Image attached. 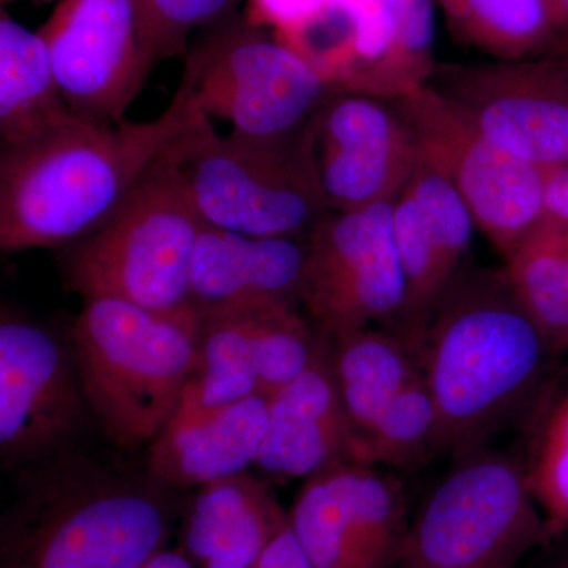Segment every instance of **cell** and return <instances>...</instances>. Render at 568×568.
<instances>
[{"label":"cell","mask_w":568,"mask_h":568,"mask_svg":"<svg viewBox=\"0 0 568 568\" xmlns=\"http://www.w3.org/2000/svg\"><path fill=\"white\" fill-rule=\"evenodd\" d=\"M74 357L50 332L2 313L0 323V457L33 462L69 439L84 402Z\"/></svg>","instance_id":"obj_16"},{"label":"cell","mask_w":568,"mask_h":568,"mask_svg":"<svg viewBox=\"0 0 568 568\" xmlns=\"http://www.w3.org/2000/svg\"><path fill=\"white\" fill-rule=\"evenodd\" d=\"M204 222L166 149L114 212L67 246L70 287L84 298H118L153 312L190 306L194 248Z\"/></svg>","instance_id":"obj_5"},{"label":"cell","mask_w":568,"mask_h":568,"mask_svg":"<svg viewBox=\"0 0 568 568\" xmlns=\"http://www.w3.org/2000/svg\"><path fill=\"white\" fill-rule=\"evenodd\" d=\"M325 0H248L245 20L257 28L271 29L274 36L290 31L315 13Z\"/></svg>","instance_id":"obj_31"},{"label":"cell","mask_w":568,"mask_h":568,"mask_svg":"<svg viewBox=\"0 0 568 568\" xmlns=\"http://www.w3.org/2000/svg\"><path fill=\"white\" fill-rule=\"evenodd\" d=\"M37 32L74 114L125 121L156 63L134 0H61Z\"/></svg>","instance_id":"obj_11"},{"label":"cell","mask_w":568,"mask_h":568,"mask_svg":"<svg viewBox=\"0 0 568 568\" xmlns=\"http://www.w3.org/2000/svg\"><path fill=\"white\" fill-rule=\"evenodd\" d=\"M275 37L336 92L388 100L394 31L383 0H325L306 20Z\"/></svg>","instance_id":"obj_21"},{"label":"cell","mask_w":568,"mask_h":568,"mask_svg":"<svg viewBox=\"0 0 568 568\" xmlns=\"http://www.w3.org/2000/svg\"><path fill=\"white\" fill-rule=\"evenodd\" d=\"M241 0H134L156 62L182 54L194 32L234 17Z\"/></svg>","instance_id":"obj_30"},{"label":"cell","mask_w":568,"mask_h":568,"mask_svg":"<svg viewBox=\"0 0 568 568\" xmlns=\"http://www.w3.org/2000/svg\"><path fill=\"white\" fill-rule=\"evenodd\" d=\"M203 114L185 85L149 122L80 121L0 153V248H67L95 231Z\"/></svg>","instance_id":"obj_2"},{"label":"cell","mask_w":568,"mask_h":568,"mask_svg":"<svg viewBox=\"0 0 568 568\" xmlns=\"http://www.w3.org/2000/svg\"><path fill=\"white\" fill-rule=\"evenodd\" d=\"M436 409L424 376L399 392L357 439L358 465L413 466L435 455Z\"/></svg>","instance_id":"obj_27"},{"label":"cell","mask_w":568,"mask_h":568,"mask_svg":"<svg viewBox=\"0 0 568 568\" xmlns=\"http://www.w3.org/2000/svg\"><path fill=\"white\" fill-rule=\"evenodd\" d=\"M526 467L551 541L568 532V388L545 414Z\"/></svg>","instance_id":"obj_28"},{"label":"cell","mask_w":568,"mask_h":568,"mask_svg":"<svg viewBox=\"0 0 568 568\" xmlns=\"http://www.w3.org/2000/svg\"><path fill=\"white\" fill-rule=\"evenodd\" d=\"M308 237L248 235L204 223L194 248L190 306L200 317L297 308Z\"/></svg>","instance_id":"obj_18"},{"label":"cell","mask_w":568,"mask_h":568,"mask_svg":"<svg viewBox=\"0 0 568 568\" xmlns=\"http://www.w3.org/2000/svg\"><path fill=\"white\" fill-rule=\"evenodd\" d=\"M287 515L313 568H394L409 526L402 481L358 463L306 478Z\"/></svg>","instance_id":"obj_13"},{"label":"cell","mask_w":568,"mask_h":568,"mask_svg":"<svg viewBox=\"0 0 568 568\" xmlns=\"http://www.w3.org/2000/svg\"><path fill=\"white\" fill-rule=\"evenodd\" d=\"M457 39L497 61H525L555 48L548 0H439Z\"/></svg>","instance_id":"obj_26"},{"label":"cell","mask_w":568,"mask_h":568,"mask_svg":"<svg viewBox=\"0 0 568 568\" xmlns=\"http://www.w3.org/2000/svg\"><path fill=\"white\" fill-rule=\"evenodd\" d=\"M548 541L526 459L477 447L424 497L394 568H517Z\"/></svg>","instance_id":"obj_7"},{"label":"cell","mask_w":568,"mask_h":568,"mask_svg":"<svg viewBox=\"0 0 568 568\" xmlns=\"http://www.w3.org/2000/svg\"><path fill=\"white\" fill-rule=\"evenodd\" d=\"M162 485L82 457L32 470L0 519V568H141L173 529Z\"/></svg>","instance_id":"obj_3"},{"label":"cell","mask_w":568,"mask_h":568,"mask_svg":"<svg viewBox=\"0 0 568 568\" xmlns=\"http://www.w3.org/2000/svg\"><path fill=\"white\" fill-rule=\"evenodd\" d=\"M336 383L357 439L386 407L422 376L420 364L386 328L331 335Z\"/></svg>","instance_id":"obj_24"},{"label":"cell","mask_w":568,"mask_h":568,"mask_svg":"<svg viewBox=\"0 0 568 568\" xmlns=\"http://www.w3.org/2000/svg\"><path fill=\"white\" fill-rule=\"evenodd\" d=\"M544 548L547 551L538 568H568V532L552 538Z\"/></svg>","instance_id":"obj_34"},{"label":"cell","mask_w":568,"mask_h":568,"mask_svg":"<svg viewBox=\"0 0 568 568\" xmlns=\"http://www.w3.org/2000/svg\"><path fill=\"white\" fill-rule=\"evenodd\" d=\"M555 58H558L559 61L562 62V65L568 70V36L558 40V43L555 44Z\"/></svg>","instance_id":"obj_37"},{"label":"cell","mask_w":568,"mask_h":568,"mask_svg":"<svg viewBox=\"0 0 568 568\" xmlns=\"http://www.w3.org/2000/svg\"><path fill=\"white\" fill-rule=\"evenodd\" d=\"M253 568H313L301 541L291 528L290 519L276 534L271 545L265 548L263 556L257 559Z\"/></svg>","instance_id":"obj_32"},{"label":"cell","mask_w":568,"mask_h":568,"mask_svg":"<svg viewBox=\"0 0 568 568\" xmlns=\"http://www.w3.org/2000/svg\"><path fill=\"white\" fill-rule=\"evenodd\" d=\"M268 399H242L205 413L171 416L149 450V469L160 484L204 487L256 465L267 429Z\"/></svg>","instance_id":"obj_20"},{"label":"cell","mask_w":568,"mask_h":568,"mask_svg":"<svg viewBox=\"0 0 568 568\" xmlns=\"http://www.w3.org/2000/svg\"><path fill=\"white\" fill-rule=\"evenodd\" d=\"M420 159L462 194L477 230L504 260L547 216L545 170L497 148L432 84L392 100Z\"/></svg>","instance_id":"obj_9"},{"label":"cell","mask_w":568,"mask_h":568,"mask_svg":"<svg viewBox=\"0 0 568 568\" xmlns=\"http://www.w3.org/2000/svg\"><path fill=\"white\" fill-rule=\"evenodd\" d=\"M287 519L271 484L245 470L200 487L183 523L182 552L197 568H253Z\"/></svg>","instance_id":"obj_22"},{"label":"cell","mask_w":568,"mask_h":568,"mask_svg":"<svg viewBox=\"0 0 568 568\" xmlns=\"http://www.w3.org/2000/svg\"><path fill=\"white\" fill-rule=\"evenodd\" d=\"M305 134L332 212L395 201L416 170V140L392 100L335 92Z\"/></svg>","instance_id":"obj_14"},{"label":"cell","mask_w":568,"mask_h":568,"mask_svg":"<svg viewBox=\"0 0 568 568\" xmlns=\"http://www.w3.org/2000/svg\"><path fill=\"white\" fill-rule=\"evenodd\" d=\"M196 364L174 414L205 413L253 398H271L312 362L321 331L297 308L200 317ZM173 414V416H174Z\"/></svg>","instance_id":"obj_15"},{"label":"cell","mask_w":568,"mask_h":568,"mask_svg":"<svg viewBox=\"0 0 568 568\" xmlns=\"http://www.w3.org/2000/svg\"><path fill=\"white\" fill-rule=\"evenodd\" d=\"M428 84L503 151L541 170L568 164V70L555 55L437 65Z\"/></svg>","instance_id":"obj_12"},{"label":"cell","mask_w":568,"mask_h":568,"mask_svg":"<svg viewBox=\"0 0 568 568\" xmlns=\"http://www.w3.org/2000/svg\"><path fill=\"white\" fill-rule=\"evenodd\" d=\"M511 286L555 354L568 351V224L547 215L506 257Z\"/></svg>","instance_id":"obj_25"},{"label":"cell","mask_w":568,"mask_h":568,"mask_svg":"<svg viewBox=\"0 0 568 568\" xmlns=\"http://www.w3.org/2000/svg\"><path fill=\"white\" fill-rule=\"evenodd\" d=\"M207 31L186 54L181 84L197 110L230 123L237 136H298L336 92L302 55L245 18Z\"/></svg>","instance_id":"obj_8"},{"label":"cell","mask_w":568,"mask_h":568,"mask_svg":"<svg viewBox=\"0 0 568 568\" xmlns=\"http://www.w3.org/2000/svg\"><path fill=\"white\" fill-rule=\"evenodd\" d=\"M305 130L276 141L222 136L201 114L168 144L166 152L209 226L248 235L308 237L328 209Z\"/></svg>","instance_id":"obj_6"},{"label":"cell","mask_w":568,"mask_h":568,"mask_svg":"<svg viewBox=\"0 0 568 568\" xmlns=\"http://www.w3.org/2000/svg\"><path fill=\"white\" fill-rule=\"evenodd\" d=\"M141 568H196L192 560L186 558L182 551H163L156 552Z\"/></svg>","instance_id":"obj_35"},{"label":"cell","mask_w":568,"mask_h":568,"mask_svg":"<svg viewBox=\"0 0 568 568\" xmlns=\"http://www.w3.org/2000/svg\"><path fill=\"white\" fill-rule=\"evenodd\" d=\"M85 121L63 99L50 51L39 32H31L2 9L0 13V141L18 148Z\"/></svg>","instance_id":"obj_23"},{"label":"cell","mask_w":568,"mask_h":568,"mask_svg":"<svg viewBox=\"0 0 568 568\" xmlns=\"http://www.w3.org/2000/svg\"><path fill=\"white\" fill-rule=\"evenodd\" d=\"M355 447L357 433L336 383L332 338L321 331L310 365L268 398L256 466L268 476L308 478L355 463Z\"/></svg>","instance_id":"obj_19"},{"label":"cell","mask_w":568,"mask_h":568,"mask_svg":"<svg viewBox=\"0 0 568 568\" xmlns=\"http://www.w3.org/2000/svg\"><path fill=\"white\" fill-rule=\"evenodd\" d=\"M545 211L568 224V164L545 170Z\"/></svg>","instance_id":"obj_33"},{"label":"cell","mask_w":568,"mask_h":568,"mask_svg":"<svg viewBox=\"0 0 568 568\" xmlns=\"http://www.w3.org/2000/svg\"><path fill=\"white\" fill-rule=\"evenodd\" d=\"M394 201L325 213L308 234L304 301L328 335L383 325L390 332L406 302L396 248Z\"/></svg>","instance_id":"obj_10"},{"label":"cell","mask_w":568,"mask_h":568,"mask_svg":"<svg viewBox=\"0 0 568 568\" xmlns=\"http://www.w3.org/2000/svg\"><path fill=\"white\" fill-rule=\"evenodd\" d=\"M200 316L192 306L153 312L95 298L73 327V357L82 392L118 446L151 443L181 402L196 364Z\"/></svg>","instance_id":"obj_4"},{"label":"cell","mask_w":568,"mask_h":568,"mask_svg":"<svg viewBox=\"0 0 568 568\" xmlns=\"http://www.w3.org/2000/svg\"><path fill=\"white\" fill-rule=\"evenodd\" d=\"M392 224L405 275L406 302L390 334L420 361L429 321L465 268L477 226L457 189L420 156L394 201Z\"/></svg>","instance_id":"obj_17"},{"label":"cell","mask_w":568,"mask_h":568,"mask_svg":"<svg viewBox=\"0 0 568 568\" xmlns=\"http://www.w3.org/2000/svg\"><path fill=\"white\" fill-rule=\"evenodd\" d=\"M548 3L556 31H558L559 39H562L568 36V0H548Z\"/></svg>","instance_id":"obj_36"},{"label":"cell","mask_w":568,"mask_h":568,"mask_svg":"<svg viewBox=\"0 0 568 568\" xmlns=\"http://www.w3.org/2000/svg\"><path fill=\"white\" fill-rule=\"evenodd\" d=\"M394 51L388 69V100L428 84L437 69L435 58V0H383Z\"/></svg>","instance_id":"obj_29"},{"label":"cell","mask_w":568,"mask_h":568,"mask_svg":"<svg viewBox=\"0 0 568 568\" xmlns=\"http://www.w3.org/2000/svg\"><path fill=\"white\" fill-rule=\"evenodd\" d=\"M11 2H21V0H2V6H6V3H11Z\"/></svg>","instance_id":"obj_38"},{"label":"cell","mask_w":568,"mask_h":568,"mask_svg":"<svg viewBox=\"0 0 568 568\" xmlns=\"http://www.w3.org/2000/svg\"><path fill=\"white\" fill-rule=\"evenodd\" d=\"M555 355L506 267L463 268L433 313L418 361L435 403V455L487 446L536 402Z\"/></svg>","instance_id":"obj_1"}]
</instances>
